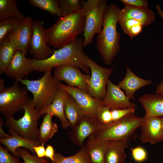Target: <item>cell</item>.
I'll return each instance as SVG.
<instances>
[{"label": "cell", "instance_id": "obj_3", "mask_svg": "<svg viewBox=\"0 0 163 163\" xmlns=\"http://www.w3.org/2000/svg\"><path fill=\"white\" fill-rule=\"evenodd\" d=\"M85 23V15L82 8L59 18L53 25L45 30L48 45L58 49L74 42L84 32Z\"/></svg>", "mask_w": 163, "mask_h": 163}, {"label": "cell", "instance_id": "obj_29", "mask_svg": "<svg viewBox=\"0 0 163 163\" xmlns=\"http://www.w3.org/2000/svg\"><path fill=\"white\" fill-rule=\"evenodd\" d=\"M50 163H90V160L83 145L72 156L65 157L59 153H55L54 160Z\"/></svg>", "mask_w": 163, "mask_h": 163}, {"label": "cell", "instance_id": "obj_30", "mask_svg": "<svg viewBox=\"0 0 163 163\" xmlns=\"http://www.w3.org/2000/svg\"><path fill=\"white\" fill-rule=\"evenodd\" d=\"M29 2L30 5L57 15L59 18L64 16L58 0H29Z\"/></svg>", "mask_w": 163, "mask_h": 163}, {"label": "cell", "instance_id": "obj_9", "mask_svg": "<svg viewBox=\"0 0 163 163\" xmlns=\"http://www.w3.org/2000/svg\"><path fill=\"white\" fill-rule=\"evenodd\" d=\"M87 61L91 72L88 84L89 94L93 97L101 100L105 95L109 77L114 68L100 66L88 56Z\"/></svg>", "mask_w": 163, "mask_h": 163}, {"label": "cell", "instance_id": "obj_28", "mask_svg": "<svg viewBox=\"0 0 163 163\" xmlns=\"http://www.w3.org/2000/svg\"><path fill=\"white\" fill-rule=\"evenodd\" d=\"M11 17L22 20L25 16L19 10L16 0H0V20Z\"/></svg>", "mask_w": 163, "mask_h": 163}, {"label": "cell", "instance_id": "obj_5", "mask_svg": "<svg viewBox=\"0 0 163 163\" xmlns=\"http://www.w3.org/2000/svg\"><path fill=\"white\" fill-rule=\"evenodd\" d=\"M143 117H138L135 113L128 114L120 119L107 125H101L96 138L99 140H128L141 126Z\"/></svg>", "mask_w": 163, "mask_h": 163}, {"label": "cell", "instance_id": "obj_8", "mask_svg": "<svg viewBox=\"0 0 163 163\" xmlns=\"http://www.w3.org/2000/svg\"><path fill=\"white\" fill-rule=\"evenodd\" d=\"M19 82L16 80L11 86L0 92V112L5 117L24 110L30 98L27 89L20 87Z\"/></svg>", "mask_w": 163, "mask_h": 163}, {"label": "cell", "instance_id": "obj_34", "mask_svg": "<svg viewBox=\"0 0 163 163\" xmlns=\"http://www.w3.org/2000/svg\"><path fill=\"white\" fill-rule=\"evenodd\" d=\"M17 151L23 159L24 163H50L44 158H39L36 155H31L26 149L19 148L17 149Z\"/></svg>", "mask_w": 163, "mask_h": 163}, {"label": "cell", "instance_id": "obj_36", "mask_svg": "<svg viewBox=\"0 0 163 163\" xmlns=\"http://www.w3.org/2000/svg\"><path fill=\"white\" fill-rule=\"evenodd\" d=\"M135 108H129L125 109H111V114L112 121H116L126 116L135 113Z\"/></svg>", "mask_w": 163, "mask_h": 163}, {"label": "cell", "instance_id": "obj_40", "mask_svg": "<svg viewBox=\"0 0 163 163\" xmlns=\"http://www.w3.org/2000/svg\"><path fill=\"white\" fill-rule=\"evenodd\" d=\"M143 27L141 24L134 25L129 29L127 34L132 39L142 32Z\"/></svg>", "mask_w": 163, "mask_h": 163}, {"label": "cell", "instance_id": "obj_26", "mask_svg": "<svg viewBox=\"0 0 163 163\" xmlns=\"http://www.w3.org/2000/svg\"><path fill=\"white\" fill-rule=\"evenodd\" d=\"M53 116L48 113L44 116L38 130L37 140L41 144L46 145L58 130L57 124L52 120Z\"/></svg>", "mask_w": 163, "mask_h": 163}, {"label": "cell", "instance_id": "obj_31", "mask_svg": "<svg viewBox=\"0 0 163 163\" xmlns=\"http://www.w3.org/2000/svg\"><path fill=\"white\" fill-rule=\"evenodd\" d=\"M22 20L15 17H11L0 20V43L9 33L18 28Z\"/></svg>", "mask_w": 163, "mask_h": 163}, {"label": "cell", "instance_id": "obj_2", "mask_svg": "<svg viewBox=\"0 0 163 163\" xmlns=\"http://www.w3.org/2000/svg\"><path fill=\"white\" fill-rule=\"evenodd\" d=\"M120 9L114 3L107 5L103 28L96 40L97 50L104 63L110 65L120 50V34L117 30Z\"/></svg>", "mask_w": 163, "mask_h": 163}, {"label": "cell", "instance_id": "obj_13", "mask_svg": "<svg viewBox=\"0 0 163 163\" xmlns=\"http://www.w3.org/2000/svg\"><path fill=\"white\" fill-rule=\"evenodd\" d=\"M59 85L75 100L85 114L95 116L102 105L101 100L93 97L88 93L79 88L70 87L60 82Z\"/></svg>", "mask_w": 163, "mask_h": 163}, {"label": "cell", "instance_id": "obj_10", "mask_svg": "<svg viewBox=\"0 0 163 163\" xmlns=\"http://www.w3.org/2000/svg\"><path fill=\"white\" fill-rule=\"evenodd\" d=\"M101 126L95 116L85 114L71 127L68 133L69 138L73 144L81 147L87 138L98 133Z\"/></svg>", "mask_w": 163, "mask_h": 163}, {"label": "cell", "instance_id": "obj_41", "mask_svg": "<svg viewBox=\"0 0 163 163\" xmlns=\"http://www.w3.org/2000/svg\"><path fill=\"white\" fill-rule=\"evenodd\" d=\"M44 145L41 144L40 145L33 147V148L37 155L39 158H43L45 156L46 149Z\"/></svg>", "mask_w": 163, "mask_h": 163}, {"label": "cell", "instance_id": "obj_19", "mask_svg": "<svg viewBox=\"0 0 163 163\" xmlns=\"http://www.w3.org/2000/svg\"><path fill=\"white\" fill-rule=\"evenodd\" d=\"M33 21L31 17H25L14 30L17 50L26 55L30 47L33 32Z\"/></svg>", "mask_w": 163, "mask_h": 163}, {"label": "cell", "instance_id": "obj_11", "mask_svg": "<svg viewBox=\"0 0 163 163\" xmlns=\"http://www.w3.org/2000/svg\"><path fill=\"white\" fill-rule=\"evenodd\" d=\"M54 76L59 81H63L69 86L79 88L89 93V81L90 75L84 74L75 66L66 65L57 67Z\"/></svg>", "mask_w": 163, "mask_h": 163}, {"label": "cell", "instance_id": "obj_4", "mask_svg": "<svg viewBox=\"0 0 163 163\" xmlns=\"http://www.w3.org/2000/svg\"><path fill=\"white\" fill-rule=\"evenodd\" d=\"M51 71L46 72L37 80L21 79L18 80L32 93L34 106L39 112L51 104L60 88V82L52 75Z\"/></svg>", "mask_w": 163, "mask_h": 163}, {"label": "cell", "instance_id": "obj_22", "mask_svg": "<svg viewBox=\"0 0 163 163\" xmlns=\"http://www.w3.org/2000/svg\"><path fill=\"white\" fill-rule=\"evenodd\" d=\"M129 142L128 140L109 141L104 155V163H125V150L128 147Z\"/></svg>", "mask_w": 163, "mask_h": 163}, {"label": "cell", "instance_id": "obj_38", "mask_svg": "<svg viewBox=\"0 0 163 163\" xmlns=\"http://www.w3.org/2000/svg\"><path fill=\"white\" fill-rule=\"evenodd\" d=\"M118 23L124 33L127 34L129 29L133 25L138 24H142L140 22L134 19L121 18L119 17Z\"/></svg>", "mask_w": 163, "mask_h": 163}, {"label": "cell", "instance_id": "obj_45", "mask_svg": "<svg viewBox=\"0 0 163 163\" xmlns=\"http://www.w3.org/2000/svg\"><path fill=\"white\" fill-rule=\"evenodd\" d=\"M156 8L158 14L163 19V11L158 5H157L156 6Z\"/></svg>", "mask_w": 163, "mask_h": 163}, {"label": "cell", "instance_id": "obj_44", "mask_svg": "<svg viewBox=\"0 0 163 163\" xmlns=\"http://www.w3.org/2000/svg\"><path fill=\"white\" fill-rule=\"evenodd\" d=\"M2 127L0 126V137L1 138H6L10 137L11 135H9L3 130Z\"/></svg>", "mask_w": 163, "mask_h": 163}, {"label": "cell", "instance_id": "obj_37", "mask_svg": "<svg viewBox=\"0 0 163 163\" xmlns=\"http://www.w3.org/2000/svg\"><path fill=\"white\" fill-rule=\"evenodd\" d=\"M17 158L11 155L7 149L0 145V163H22Z\"/></svg>", "mask_w": 163, "mask_h": 163}, {"label": "cell", "instance_id": "obj_43", "mask_svg": "<svg viewBox=\"0 0 163 163\" xmlns=\"http://www.w3.org/2000/svg\"><path fill=\"white\" fill-rule=\"evenodd\" d=\"M163 93V80L158 86L156 90V94H159Z\"/></svg>", "mask_w": 163, "mask_h": 163}, {"label": "cell", "instance_id": "obj_16", "mask_svg": "<svg viewBox=\"0 0 163 163\" xmlns=\"http://www.w3.org/2000/svg\"><path fill=\"white\" fill-rule=\"evenodd\" d=\"M143 118L140 127V139L142 142L154 144L162 141L163 139L161 117H155Z\"/></svg>", "mask_w": 163, "mask_h": 163}, {"label": "cell", "instance_id": "obj_23", "mask_svg": "<svg viewBox=\"0 0 163 163\" xmlns=\"http://www.w3.org/2000/svg\"><path fill=\"white\" fill-rule=\"evenodd\" d=\"M139 101L145 111L143 118L163 116V93L145 94Z\"/></svg>", "mask_w": 163, "mask_h": 163}, {"label": "cell", "instance_id": "obj_15", "mask_svg": "<svg viewBox=\"0 0 163 163\" xmlns=\"http://www.w3.org/2000/svg\"><path fill=\"white\" fill-rule=\"evenodd\" d=\"M129 100L118 85L109 80L107 82V91L104 98L101 100L102 105L111 109L136 108V105L131 102Z\"/></svg>", "mask_w": 163, "mask_h": 163}, {"label": "cell", "instance_id": "obj_17", "mask_svg": "<svg viewBox=\"0 0 163 163\" xmlns=\"http://www.w3.org/2000/svg\"><path fill=\"white\" fill-rule=\"evenodd\" d=\"M8 131L11 136L6 138H0V142L11 152L14 157L16 158L20 157L17 152V149L21 147L26 148L34 155H37L33 147L41 144L38 140L24 137L10 129L9 128Z\"/></svg>", "mask_w": 163, "mask_h": 163}, {"label": "cell", "instance_id": "obj_42", "mask_svg": "<svg viewBox=\"0 0 163 163\" xmlns=\"http://www.w3.org/2000/svg\"><path fill=\"white\" fill-rule=\"evenodd\" d=\"M55 154L53 147L50 144H48L46 149L45 156L49 158L52 161L54 159Z\"/></svg>", "mask_w": 163, "mask_h": 163}, {"label": "cell", "instance_id": "obj_47", "mask_svg": "<svg viewBox=\"0 0 163 163\" xmlns=\"http://www.w3.org/2000/svg\"><path fill=\"white\" fill-rule=\"evenodd\" d=\"M161 123L162 135L163 139V116L161 117Z\"/></svg>", "mask_w": 163, "mask_h": 163}, {"label": "cell", "instance_id": "obj_1", "mask_svg": "<svg viewBox=\"0 0 163 163\" xmlns=\"http://www.w3.org/2000/svg\"><path fill=\"white\" fill-rule=\"evenodd\" d=\"M83 40L82 38H77L70 44L53 50V55L46 59H32L34 71L45 72L54 67L69 65L77 67L90 75V69L87 61V55L83 50Z\"/></svg>", "mask_w": 163, "mask_h": 163}, {"label": "cell", "instance_id": "obj_14", "mask_svg": "<svg viewBox=\"0 0 163 163\" xmlns=\"http://www.w3.org/2000/svg\"><path fill=\"white\" fill-rule=\"evenodd\" d=\"M25 55L21 51L15 52L5 72L7 76L18 81L34 71L32 59L26 58Z\"/></svg>", "mask_w": 163, "mask_h": 163}, {"label": "cell", "instance_id": "obj_18", "mask_svg": "<svg viewBox=\"0 0 163 163\" xmlns=\"http://www.w3.org/2000/svg\"><path fill=\"white\" fill-rule=\"evenodd\" d=\"M69 96L67 92L60 87L51 104L47 108L40 112V113L42 115L49 113L57 117L60 120L62 128L64 129L71 127L70 123L64 112L65 104Z\"/></svg>", "mask_w": 163, "mask_h": 163}, {"label": "cell", "instance_id": "obj_20", "mask_svg": "<svg viewBox=\"0 0 163 163\" xmlns=\"http://www.w3.org/2000/svg\"><path fill=\"white\" fill-rule=\"evenodd\" d=\"M126 74L124 78L120 82L118 85L125 92V95L129 99H135V92L143 87L151 84L152 81L145 79L136 75L130 67H126Z\"/></svg>", "mask_w": 163, "mask_h": 163}, {"label": "cell", "instance_id": "obj_32", "mask_svg": "<svg viewBox=\"0 0 163 163\" xmlns=\"http://www.w3.org/2000/svg\"><path fill=\"white\" fill-rule=\"evenodd\" d=\"M64 16L71 14L82 8L81 0H58Z\"/></svg>", "mask_w": 163, "mask_h": 163}, {"label": "cell", "instance_id": "obj_46", "mask_svg": "<svg viewBox=\"0 0 163 163\" xmlns=\"http://www.w3.org/2000/svg\"><path fill=\"white\" fill-rule=\"evenodd\" d=\"M5 88L4 81L1 79L0 80V92L2 91Z\"/></svg>", "mask_w": 163, "mask_h": 163}, {"label": "cell", "instance_id": "obj_6", "mask_svg": "<svg viewBox=\"0 0 163 163\" xmlns=\"http://www.w3.org/2000/svg\"><path fill=\"white\" fill-rule=\"evenodd\" d=\"M107 2V0H81L85 17L84 46L91 43L95 35L101 31Z\"/></svg>", "mask_w": 163, "mask_h": 163}, {"label": "cell", "instance_id": "obj_7", "mask_svg": "<svg viewBox=\"0 0 163 163\" xmlns=\"http://www.w3.org/2000/svg\"><path fill=\"white\" fill-rule=\"evenodd\" d=\"M24 115L18 120H15L13 115L5 116V124L21 136L37 140L38 121L42 115L34 107L32 99L29 98L24 105Z\"/></svg>", "mask_w": 163, "mask_h": 163}, {"label": "cell", "instance_id": "obj_33", "mask_svg": "<svg viewBox=\"0 0 163 163\" xmlns=\"http://www.w3.org/2000/svg\"><path fill=\"white\" fill-rule=\"evenodd\" d=\"M95 116L101 125H108L113 122L111 108L108 106L102 104L97 111Z\"/></svg>", "mask_w": 163, "mask_h": 163}, {"label": "cell", "instance_id": "obj_35", "mask_svg": "<svg viewBox=\"0 0 163 163\" xmlns=\"http://www.w3.org/2000/svg\"><path fill=\"white\" fill-rule=\"evenodd\" d=\"M132 158L136 162L142 163L148 158V154L145 149L141 146H137L131 149Z\"/></svg>", "mask_w": 163, "mask_h": 163}, {"label": "cell", "instance_id": "obj_21", "mask_svg": "<svg viewBox=\"0 0 163 163\" xmlns=\"http://www.w3.org/2000/svg\"><path fill=\"white\" fill-rule=\"evenodd\" d=\"M119 18L134 19L145 27L154 21L155 15L154 11L148 7L139 8L124 5L120 11Z\"/></svg>", "mask_w": 163, "mask_h": 163}, {"label": "cell", "instance_id": "obj_25", "mask_svg": "<svg viewBox=\"0 0 163 163\" xmlns=\"http://www.w3.org/2000/svg\"><path fill=\"white\" fill-rule=\"evenodd\" d=\"M108 141L98 139L94 135L88 137L84 146L89 156L90 163H104V155Z\"/></svg>", "mask_w": 163, "mask_h": 163}, {"label": "cell", "instance_id": "obj_12", "mask_svg": "<svg viewBox=\"0 0 163 163\" xmlns=\"http://www.w3.org/2000/svg\"><path fill=\"white\" fill-rule=\"evenodd\" d=\"M43 23L38 20L33 21V32L29 52L34 59L41 60L50 57L53 50L47 43Z\"/></svg>", "mask_w": 163, "mask_h": 163}, {"label": "cell", "instance_id": "obj_39", "mask_svg": "<svg viewBox=\"0 0 163 163\" xmlns=\"http://www.w3.org/2000/svg\"><path fill=\"white\" fill-rule=\"evenodd\" d=\"M124 5H128L136 7H147L148 2L146 0H120Z\"/></svg>", "mask_w": 163, "mask_h": 163}, {"label": "cell", "instance_id": "obj_27", "mask_svg": "<svg viewBox=\"0 0 163 163\" xmlns=\"http://www.w3.org/2000/svg\"><path fill=\"white\" fill-rule=\"evenodd\" d=\"M64 112L71 128L85 114L81 106L70 95L65 103Z\"/></svg>", "mask_w": 163, "mask_h": 163}, {"label": "cell", "instance_id": "obj_24", "mask_svg": "<svg viewBox=\"0 0 163 163\" xmlns=\"http://www.w3.org/2000/svg\"><path fill=\"white\" fill-rule=\"evenodd\" d=\"M17 50L14 31L9 33L0 43V74L5 73L10 62Z\"/></svg>", "mask_w": 163, "mask_h": 163}]
</instances>
